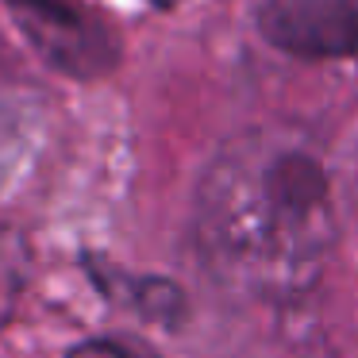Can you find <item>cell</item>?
I'll return each mask as SVG.
<instances>
[{
	"label": "cell",
	"instance_id": "cell-4",
	"mask_svg": "<svg viewBox=\"0 0 358 358\" xmlns=\"http://www.w3.org/2000/svg\"><path fill=\"white\" fill-rule=\"evenodd\" d=\"M27 273H31L27 239L20 231H12V227H0V331H4L12 308H16V296L24 289Z\"/></svg>",
	"mask_w": 358,
	"mask_h": 358
},
{
	"label": "cell",
	"instance_id": "cell-1",
	"mask_svg": "<svg viewBox=\"0 0 358 358\" xmlns=\"http://www.w3.org/2000/svg\"><path fill=\"white\" fill-rule=\"evenodd\" d=\"M20 31L55 70L70 78H93L112 62V43L93 20H85L66 0H4Z\"/></svg>",
	"mask_w": 358,
	"mask_h": 358
},
{
	"label": "cell",
	"instance_id": "cell-2",
	"mask_svg": "<svg viewBox=\"0 0 358 358\" xmlns=\"http://www.w3.org/2000/svg\"><path fill=\"white\" fill-rule=\"evenodd\" d=\"M262 35L304 58L358 55V0H262Z\"/></svg>",
	"mask_w": 358,
	"mask_h": 358
},
{
	"label": "cell",
	"instance_id": "cell-5",
	"mask_svg": "<svg viewBox=\"0 0 358 358\" xmlns=\"http://www.w3.org/2000/svg\"><path fill=\"white\" fill-rule=\"evenodd\" d=\"M120 350H124L120 358H147V355H139V350H131V347H120Z\"/></svg>",
	"mask_w": 358,
	"mask_h": 358
},
{
	"label": "cell",
	"instance_id": "cell-3",
	"mask_svg": "<svg viewBox=\"0 0 358 358\" xmlns=\"http://www.w3.org/2000/svg\"><path fill=\"white\" fill-rule=\"evenodd\" d=\"M35 150V116L27 104L0 96V196L27 170Z\"/></svg>",
	"mask_w": 358,
	"mask_h": 358
},
{
	"label": "cell",
	"instance_id": "cell-6",
	"mask_svg": "<svg viewBox=\"0 0 358 358\" xmlns=\"http://www.w3.org/2000/svg\"><path fill=\"white\" fill-rule=\"evenodd\" d=\"M155 4H173V0H155Z\"/></svg>",
	"mask_w": 358,
	"mask_h": 358
}]
</instances>
